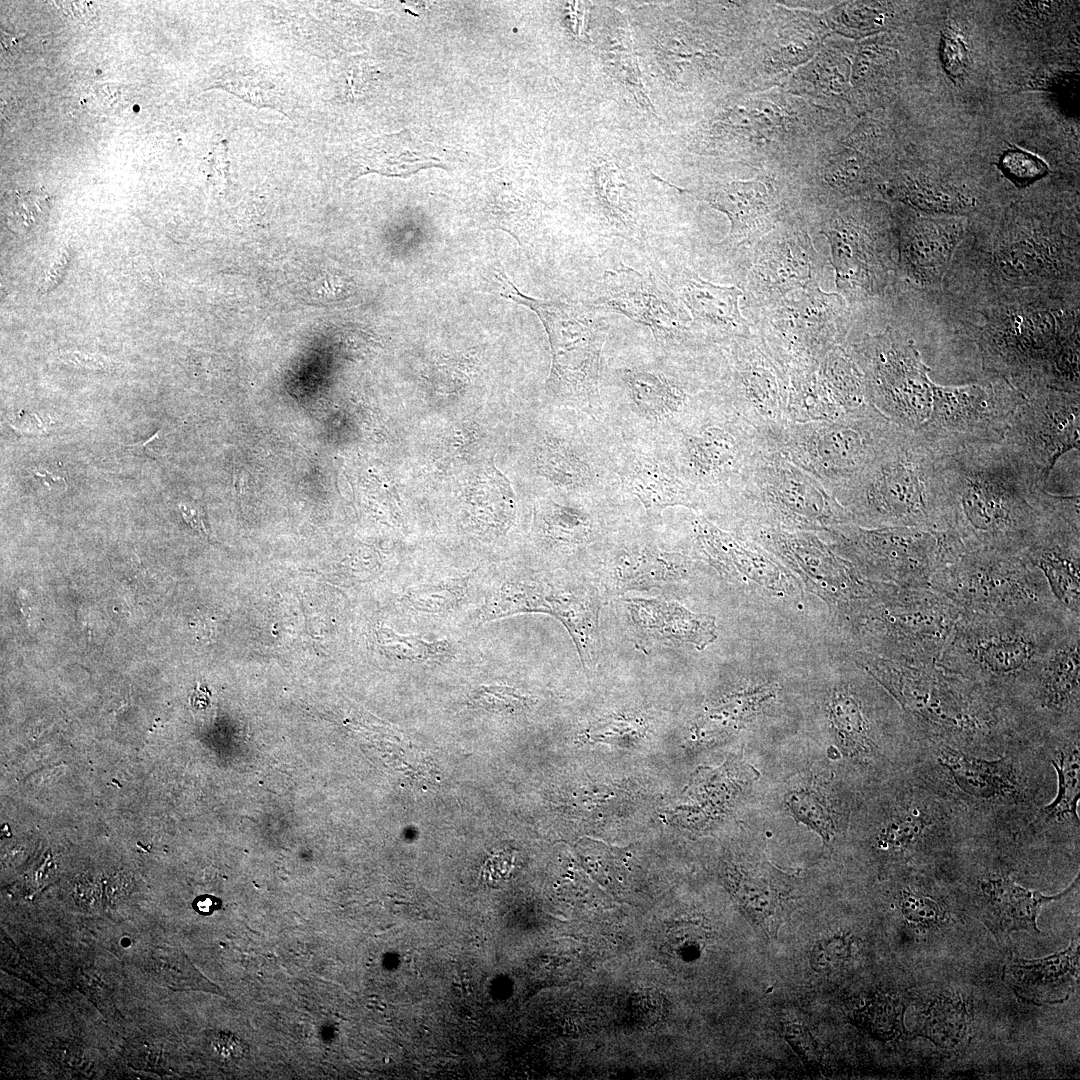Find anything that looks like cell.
Returning a JSON list of instances; mask_svg holds the SVG:
<instances>
[{
	"label": "cell",
	"mask_w": 1080,
	"mask_h": 1080,
	"mask_svg": "<svg viewBox=\"0 0 1080 1080\" xmlns=\"http://www.w3.org/2000/svg\"><path fill=\"white\" fill-rule=\"evenodd\" d=\"M936 453L949 529L965 549L1022 553L1049 515L1053 493L1002 440Z\"/></svg>",
	"instance_id": "obj_1"
},
{
	"label": "cell",
	"mask_w": 1080,
	"mask_h": 1080,
	"mask_svg": "<svg viewBox=\"0 0 1080 1080\" xmlns=\"http://www.w3.org/2000/svg\"><path fill=\"white\" fill-rule=\"evenodd\" d=\"M844 486L861 527L950 530L938 455L914 431L902 428Z\"/></svg>",
	"instance_id": "obj_2"
},
{
	"label": "cell",
	"mask_w": 1080,
	"mask_h": 1080,
	"mask_svg": "<svg viewBox=\"0 0 1080 1080\" xmlns=\"http://www.w3.org/2000/svg\"><path fill=\"white\" fill-rule=\"evenodd\" d=\"M1080 625L1056 615L960 614L936 664L1016 704L1059 634Z\"/></svg>",
	"instance_id": "obj_3"
},
{
	"label": "cell",
	"mask_w": 1080,
	"mask_h": 1080,
	"mask_svg": "<svg viewBox=\"0 0 1080 1080\" xmlns=\"http://www.w3.org/2000/svg\"><path fill=\"white\" fill-rule=\"evenodd\" d=\"M502 296L531 309L546 330L551 368L545 389L552 399L593 418L603 414L600 370L609 324L588 301L542 300L523 294L504 274Z\"/></svg>",
	"instance_id": "obj_4"
},
{
	"label": "cell",
	"mask_w": 1080,
	"mask_h": 1080,
	"mask_svg": "<svg viewBox=\"0 0 1080 1080\" xmlns=\"http://www.w3.org/2000/svg\"><path fill=\"white\" fill-rule=\"evenodd\" d=\"M929 588L960 614L1056 615L1070 620L1023 553L966 550L932 577Z\"/></svg>",
	"instance_id": "obj_5"
},
{
	"label": "cell",
	"mask_w": 1080,
	"mask_h": 1080,
	"mask_svg": "<svg viewBox=\"0 0 1080 1080\" xmlns=\"http://www.w3.org/2000/svg\"><path fill=\"white\" fill-rule=\"evenodd\" d=\"M857 606L861 626L885 650L881 659L906 664L936 663L960 616L930 588L884 585Z\"/></svg>",
	"instance_id": "obj_6"
},
{
	"label": "cell",
	"mask_w": 1080,
	"mask_h": 1080,
	"mask_svg": "<svg viewBox=\"0 0 1080 1080\" xmlns=\"http://www.w3.org/2000/svg\"><path fill=\"white\" fill-rule=\"evenodd\" d=\"M1024 397L998 378L962 386L935 384L929 417L914 432L936 452L966 443L1000 441Z\"/></svg>",
	"instance_id": "obj_7"
},
{
	"label": "cell",
	"mask_w": 1080,
	"mask_h": 1080,
	"mask_svg": "<svg viewBox=\"0 0 1080 1080\" xmlns=\"http://www.w3.org/2000/svg\"><path fill=\"white\" fill-rule=\"evenodd\" d=\"M848 540L866 571L904 588H929L932 577L966 551L951 530L859 526Z\"/></svg>",
	"instance_id": "obj_8"
},
{
	"label": "cell",
	"mask_w": 1080,
	"mask_h": 1080,
	"mask_svg": "<svg viewBox=\"0 0 1080 1080\" xmlns=\"http://www.w3.org/2000/svg\"><path fill=\"white\" fill-rule=\"evenodd\" d=\"M522 613L555 617L572 637L581 662L592 669L599 659V603L589 590H566L540 580H510L491 591L474 619L478 624Z\"/></svg>",
	"instance_id": "obj_9"
},
{
	"label": "cell",
	"mask_w": 1080,
	"mask_h": 1080,
	"mask_svg": "<svg viewBox=\"0 0 1080 1080\" xmlns=\"http://www.w3.org/2000/svg\"><path fill=\"white\" fill-rule=\"evenodd\" d=\"M1079 393L1041 388L1014 410L1004 441L1046 486L1059 458L1080 442Z\"/></svg>",
	"instance_id": "obj_10"
},
{
	"label": "cell",
	"mask_w": 1080,
	"mask_h": 1080,
	"mask_svg": "<svg viewBox=\"0 0 1080 1080\" xmlns=\"http://www.w3.org/2000/svg\"><path fill=\"white\" fill-rule=\"evenodd\" d=\"M588 302L603 313L621 314L648 327L664 349L678 345L688 330L675 294L663 281L625 265L606 271Z\"/></svg>",
	"instance_id": "obj_11"
},
{
	"label": "cell",
	"mask_w": 1080,
	"mask_h": 1080,
	"mask_svg": "<svg viewBox=\"0 0 1080 1080\" xmlns=\"http://www.w3.org/2000/svg\"><path fill=\"white\" fill-rule=\"evenodd\" d=\"M930 368L909 344L881 350L872 360L871 387L874 405L899 427L916 431L928 419L935 383Z\"/></svg>",
	"instance_id": "obj_12"
},
{
	"label": "cell",
	"mask_w": 1080,
	"mask_h": 1080,
	"mask_svg": "<svg viewBox=\"0 0 1080 1080\" xmlns=\"http://www.w3.org/2000/svg\"><path fill=\"white\" fill-rule=\"evenodd\" d=\"M1079 679L1080 625H1070L1043 655L1017 706L1022 713L1036 712L1050 720L1078 723Z\"/></svg>",
	"instance_id": "obj_13"
},
{
	"label": "cell",
	"mask_w": 1080,
	"mask_h": 1080,
	"mask_svg": "<svg viewBox=\"0 0 1080 1080\" xmlns=\"http://www.w3.org/2000/svg\"><path fill=\"white\" fill-rule=\"evenodd\" d=\"M1022 553L1044 576L1059 609L1070 620L1080 622L1079 516L1050 512Z\"/></svg>",
	"instance_id": "obj_14"
},
{
	"label": "cell",
	"mask_w": 1080,
	"mask_h": 1080,
	"mask_svg": "<svg viewBox=\"0 0 1080 1080\" xmlns=\"http://www.w3.org/2000/svg\"><path fill=\"white\" fill-rule=\"evenodd\" d=\"M632 637L638 649L692 644L704 649L716 635L715 617L689 611L674 601L622 599Z\"/></svg>",
	"instance_id": "obj_15"
},
{
	"label": "cell",
	"mask_w": 1080,
	"mask_h": 1080,
	"mask_svg": "<svg viewBox=\"0 0 1080 1080\" xmlns=\"http://www.w3.org/2000/svg\"><path fill=\"white\" fill-rule=\"evenodd\" d=\"M624 491L635 496L650 515L668 507L692 506L695 490L674 463L648 452L629 450L618 466Z\"/></svg>",
	"instance_id": "obj_16"
},
{
	"label": "cell",
	"mask_w": 1080,
	"mask_h": 1080,
	"mask_svg": "<svg viewBox=\"0 0 1080 1080\" xmlns=\"http://www.w3.org/2000/svg\"><path fill=\"white\" fill-rule=\"evenodd\" d=\"M617 381L624 405L640 423L653 427L677 423L688 409L686 388L665 371L624 367L617 370Z\"/></svg>",
	"instance_id": "obj_17"
},
{
	"label": "cell",
	"mask_w": 1080,
	"mask_h": 1080,
	"mask_svg": "<svg viewBox=\"0 0 1080 1080\" xmlns=\"http://www.w3.org/2000/svg\"><path fill=\"white\" fill-rule=\"evenodd\" d=\"M680 472L692 484L717 483L735 471L740 460L738 441L719 424H706L684 433L679 442Z\"/></svg>",
	"instance_id": "obj_18"
},
{
	"label": "cell",
	"mask_w": 1080,
	"mask_h": 1080,
	"mask_svg": "<svg viewBox=\"0 0 1080 1080\" xmlns=\"http://www.w3.org/2000/svg\"><path fill=\"white\" fill-rule=\"evenodd\" d=\"M533 459L539 474L557 487L586 494L600 485V464L585 442L548 435L536 444Z\"/></svg>",
	"instance_id": "obj_19"
},
{
	"label": "cell",
	"mask_w": 1080,
	"mask_h": 1080,
	"mask_svg": "<svg viewBox=\"0 0 1080 1080\" xmlns=\"http://www.w3.org/2000/svg\"><path fill=\"white\" fill-rule=\"evenodd\" d=\"M659 279L678 295L697 323L728 333L745 324L738 306L742 291L736 286L715 285L687 272Z\"/></svg>",
	"instance_id": "obj_20"
},
{
	"label": "cell",
	"mask_w": 1080,
	"mask_h": 1080,
	"mask_svg": "<svg viewBox=\"0 0 1080 1080\" xmlns=\"http://www.w3.org/2000/svg\"><path fill=\"white\" fill-rule=\"evenodd\" d=\"M938 752L939 763L963 793L977 800L993 801L1016 791L1012 762L1007 757L985 760L949 745L941 746Z\"/></svg>",
	"instance_id": "obj_21"
},
{
	"label": "cell",
	"mask_w": 1080,
	"mask_h": 1080,
	"mask_svg": "<svg viewBox=\"0 0 1080 1080\" xmlns=\"http://www.w3.org/2000/svg\"><path fill=\"white\" fill-rule=\"evenodd\" d=\"M1078 883V877L1062 893L1045 896L1028 890L1005 877L991 878L982 884L988 907V924L993 931L1009 933L1025 929L1039 932L1036 918L1040 908L1067 895Z\"/></svg>",
	"instance_id": "obj_22"
},
{
	"label": "cell",
	"mask_w": 1080,
	"mask_h": 1080,
	"mask_svg": "<svg viewBox=\"0 0 1080 1080\" xmlns=\"http://www.w3.org/2000/svg\"><path fill=\"white\" fill-rule=\"evenodd\" d=\"M688 563L677 553L640 544L624 547L614 557L612 574L619 590L647 589L682 579Z\"/></svg>",
	"instance_id": "obj_23"
},
{
	"label": "cell",
	"mask_w": 1080,
	"mask_h": 1080,
	"mask_svg": "<svg viewBox=\"0 0 1080 1080\" xmlns=\"http://www.w3.org/2000/svg\"><path fill=\"white\" fill-rule=\"evenodd\" d=\"M715 209L725 213L731 228L725 245L739 243L760 230L771 211V199L759 181H734L702 194Z\"/></svg>",
	"instance_id": "obj_24"
},
{
	"label": "cell",
	"mask_w": 1080,
	"mask_h": 1080,
	"mask_svg": "<svg viewBox=\"0 0 1080 1080\" xmlns=\"http://www.w3.org/2000/svg\"><path fill=\"white\" fill-rule=\"evenodd\" d=\"M470 491L467 500L468 524L484 537H498L511 527L515 517V494L508 478L493 464Z\"/></svg>",
	"instance_id": "obj_25"
},
{
	"label": "cell",
	"mask_w": 1080,
	"mask_h": 1080,
	"mask_svg": "<svg viewBox=\"0 0 1080 1080\" xmlns=\"http://www.w3.org/2000/svg\"><path fill=\"white\" fill-rule=\"evenodd\" d=\"M1078 943L1064 952L1033 961L1020 960L1011 967L1020 994L1035 1000L1055 1002L1067 998L1078 971Z\"/></svg>",
	"instance_id": "obj_26"
},
{
	"label": "cell",
	"mask_w": 1080,
	"mask_h": 1080,
	"mask_svg": "<svg viewBox=\"0 0 1080 1080\" xmlns=\"http://www.w3.org/2000/svg\"><path fill=\"white\" fill-rule=\"evenodd\" d=\"M695 532L700 548L721 571L734 577L744 576L768 588L781 587L775 567L742 548L731 535L704 519L696 521Z\"/></svg>",
	"instance_id": "obj_27"
},
{
	"label": "cell",
	"mask_w": 1080,
	"mask_h": 1080,
	"mask_svg": "<svg viewBox=\"0 0 1080 1080\" xmlns=\"http://www.w3.org/2000/svg\"><path fill=\"white\" fill-rule=\"evenodd\" d=\"M542 541L555 547H576L592 539L595 523L590 512L573 504L543 502L536 511Z\"/></svg>",
	"instance_id": "obj_28"
},
{
	"label": "cell",
	"mask_w": 1080,
	"mask_h": 1080,
	"mask_svg": "<svg viewBox=\"0 0 1080 1080\" xmlns=\"http://www.w3.org/2000/svg\"><path fill=\"white\" fill-rule=\"evenodd\" d=\"M1058 784L1057 793L1052 802L1043 809L1046 820L1078 824L1077 804L1080 797V753L1079 739L1060 748L1052 760Z\"/></svg>",
	"instance_id": "obj_29"
},
{
	"label": "cell",
	"mask_w": 1080,
	"mask_h": 1080,
	"mask_svg": "<svg viewBox=\"0 0 1080 1080\" xmlns=\"http://www.w3.org/2000/svg\"><path fill=\"white\" fill-rule=\"evenodd\" d=\"M958 238L946 234H918L903 245L906 267L922 283L938 281L948 268Z\"/></svg>",
	"instance_id": "obj_30"
},
{
	"label": "cell",
	"mask_w": 1080,
	"mask_h": 1080,
	"mask_svg": "<svg viewBox=\"0 0 1080 1080\" xmlns=\"http://www.w3.org/2000/svg\"><path fill=\"white\" fill-rule=\"evenodd\" d=\"M831 717L839 744L851 756L871 749L870 725L860 699L850 691H838L831 703Z\"/></svg>",
	"instance_id": "obj_31"
},
{
	"label": "cell",
	"mask_w": 1080,
	"mask_h": 1080,
	"mask_svg": "<svg viewBox=\"0 0 1080 1080\" xmlns=\"http://www.w3.org/2000/svg\"><path fill=\"white\" fill-rule=\"evenodd\" d=\"M735 893L752 922L771 935L776 930L781 911L776 888L762 877L738 873Z\"/></svg>",
	"instance_id": "obj_32"
},
{
	"label": "cell",
	"mask_w": 1080,
	"mask_h": 1080,
	"mask_svg": "<svg viewBox=\"0 0 1080 1080\" xmlns=\"http://www.w3.org/2000/svg\"><path fill=\"white\" fill-rule=\"evenodd\" d=\"M470 575L427 583L408 590L404 600L414 612L444 616L455 611L471 587Z\"/></svg>",
	"instance_id": "obj_33"
},
{
	"label": "cell",
	"mask_w": 1080,
	"mask_h": 1080,
	"mask_svg": "<svg viewBox=\"0 0 1080 1080\" xmlns=\"http://www.w3.org/2000/svg\"><path fill=\"white\" fill-rule=\"evenodd\" d=\"M771 696V691L765 689L735 695L723 704L710 709L700 719L698 728L704 736L708 737L736 729L750 719Z\"/></svg>",
	"instance_id": "obj_34"
},
{
	"label": "cell",
	"mask_w": 1080,
	"mask_h": 1080,
	"mask_svg": "<svg viewBox=\"0 0 1080 1080\" xmlns=\"http://www.w3.org/2000/svg\"><path fill=\"white\" fill-rule=\"evenodd\" d=\"M378 639L388 654L415 664L438 660L447 656L451 650L448 641H430L417 635H401L388 628L378 631Z\"/></svg>",
	"instance_id": "obj_35"
},
{
	"label": "cell",
	"mask_w": 1080,
	"mask_h": 1080,
	"mask_svg": "<svg viewBox=\"0 0 1080 1080\" xmlns=\"http://www.w3.org/2000/svg\"><path fill=\"white\" fill-rule=\"evenodd\" d=\"M49 209L48 197L38 192H14L6 198L4 213L11 230L24 233L44 220Z\"/></svg>",
	"instance_id": "obj_36"
},
{
	"label": "cell",
	"mask_w": 1080,
	"mask_h": 1080,
	"mask_svg": "<svg viewBox=\"0 0 1080 1080\" xmlns=\"http://www.w3.org/2000/svg\"><path fill=\"white\" fill-rule=\"evenodd\" d=\"M787 804L795 817L815 829L824 839L833 834V820L825 801L815 792L801 790L792 792Z\"/></svg>",
	"instance_id": "obj_37"
},
{
	"label": "cell",
	"mask_w": 1080,
	"mask_h": 1080,
	"mask_svg": "<svg viewBox=\"0 0 1080 1080\" xmlns=\"http://www.w3.org/2000/svg\"><path fill=\"white\" fill-rule=\"evenodd\" d=\"M923 813L917 809L903 812L891 820L879 835V844L886 849L908 848L915 844L927 829Z\"/></svg>",
	"instance_id": "obj_38"
},
{
	"label": "cell",
	"mask_w": 1080,
	"mask_h": 1080,
	"mask_svg": "<svg viewBox=\"0 0 1080 1080\" xmlns=\"http://www.w3.org/2000/svg\"><path fill=\"white\" fill-rule=\"evenodd\" d=\"M470 702L477 708L495 713H513L525 708L529 698L507 685L489 684L477 687Z\"/></svg>",
	"instance_id": "obj_39"
},
{
	"label": "cell",
	"mask_w": 1080,
	"mask_h": 1080,
	"mask_svg": "<svg viewBox=\"0 0 1080 1080\" xmlns=\"http://www.w3.org/2000/svg\"><path fill=\"white\" fill-rule=\"evenodd\" d=\"M850 941L844 936H833L817 942L810 952V965L819 973H832L840 969L850 957Z\"/></svg>",
	"instance_id": "obj_40"
},
{
	"label": "cell",
	"mask_w": 1080,
	"mask_h": 1080,
	"mask_svg": "<svg viewBox=\"0 0 1080 1080\" xmlns=\"http://www.w3.org/2000/svg\"><path fill=\"white\" fill-rule=\"evenodd\" d=\"M1001 167L1012 180L1019 183H1028L1047 171L1041 159L1023 150L1006 151L1001 158Z\"/></svg>",
	"instance_id": "obj_41"
},
{
	"label": "cell",
	"mask_w": 1080,
	"mask_h": 1080,
	"mask_svg": "<svg viewBox=\"0 0 1080 1080\" xmlns=\"http://www.w3.org/2000/svg\"><path fill=\"white\" fill-rule=\"evenodd\" d=\"M642 723L623 717H609L591 726L587 736L593 741L623 742L641 735Z\"/></svg>",
	"instance_id": "obj_42"
},
{
	"label": "cell",
	"mask_w": 1080,
	"mask_h": 1080,
	"mask_svg": "<svg viewBox=\"0 0 1080 1080\" xmlns=\"http://www.w3.org/2000/svg\"><path fill=\"white\" fill-rule=\"evenodd\" d=\"M785 1038L799 1055L807 1068L816 1070L821 1063V1051L809 1030L799 1023L787 1022L784 1025Z\"/></svg>",
	"instance_id": "obj_43"
},
{
	"label": "cell",
	"mask_w": 1080,
	"mask_h": 1080,
	"mask_svg": "<svg viewBox=\"0 0 1080 1080\" xmlns=\"http://www.w3.org/2000/svg\"><path fill=\"white\" fill-rule=\"evenodd\" d=\"M900 906L903 915L910 922L932 923L941 916L938 904L917 892L904 891L901 895Z\"/></svg>",
	"instance_id": "obj_44"
},
{
	"label": "cell",
	"mask_w": 1080,
	"mask_h": 1080,
	"mask_svg": "<svg viewBox=\"0 0 1080 1080\" xmlns=\"http://www.w3.org/2000/svg\"><path fill=\"white\" fill-rule=\"evenodd\" d=\"M706 939L705 928L696 922H681L669 936L670 945L679 952L697 951Z\"/></svg>",
	"instance_id": "obj_45"
},
{
	"label": "cell",
	"mask_w": 1080,
	"mask_h": 1080,
	"mask_svg": "<svg viewBox=\"0 0 1080 1080\" xmlns=\"http://www.w3.org/2000/svg\"><path fill=\"white\" fill-rule=\"evenodd\" d=\"M861 1014L863 1018L867 1020V1025L874 1027L872 1030L882 1034H885L884 1027H892V1029H894L895 1022L899 1023V1020H897L899 1009L897 1010L894 1007L893 1001L889 1002L885 999L874 1000L869 1003V1005L862 1010Z\"/></svg>",
	"instance_id": "obj_46"
},
{
	"label": "cell",
	"mask_w": 1080,
	"mask_h": 1080,
	"mask_svg": "<svg viewBox=\"0 0 1080 1080\" xmlns=\"http://www.w3.org/2000/svg\"><path fill=\"white\" fill-rule=\"evenodd\" d=\"M54 3H56L55 5L70 19H76L83 22L91 19L94 15L93 3L91 2L60 1Z\"/></svg>",
	"instance_id": "obj_47"
},
{
	"label": "cell",
	"mask_w": 1080,
	"mask_h": 1080,
	"mask_svg": "<svg viewBox=\"0 0 1080 1080\" xmlns=\"http://www.w3.org/2000/svg\"><path fill=\"white\" fill-rule=\"evenodd\" d=\"M215 1046L219 1053L226 1057H239L244 1052V1046L234 1036L221 1035V1037H218Z\"/></svg>",
	"instance_id": "obj_48"
},
{
	"label": "cell",
	"mask_w": 1080,
	"mask_h": 1080,
	"mask_svg": "<svg viewBox=\"0 0 1080 1080\" xmlns=\"http://www.w3.org/2000/svg\"><path fill=\"white\" fill-rule=\"evenodd\" d=\"M159 433H160V431L156 432L153 436H151L146 441L138 442V443L133 444V445H127L126 447L129 448L132 452H134L136 454L146 455V456H149V457L156 458L157 457V442L159 441Z\"/></svg>",
	"instance_id": "obj_49"
},
{
	"label": "cell",
	"mask_w": 1080,
	"mask_h": 1080,
	"mask_svg": "<svg viewBox=\"0 0 1080 1080\" xmlns=\"http://www.w3.org/2000/svg\"><path fill=\"white\" fill-rule=\"evenodd\" d=\"M221 905V901L210 895H202L196 898L193 902L194 909L201 914L208 915L217 910Z\"/></svg>",
	"instance_id": "obj_50"
},
{
	"label": "cell",
	"mask_w": 1080,
	"mask_h": 1080,
	"mask_svg": "<svg viewBox=\"0 0 1080 1080\" xmlns=\"http://www.w3.org/2000/svg\"><path fill=\"white\" fill-rule=\"evenodd\" d=\"M180 510L184 519L190 524L192 528L198 530L199 532L207 534L206 527L197 510L191 509L184 505H180Z\"/></svg>",
	"instance_id": "obj_51"
},
{
	"label": "cell",
	"mask_w": 1080,
	"mask_h": 1080,
	"mask_svg": "<svg viewBox=\"0 0 1080 1080\" xmlns=\"http://www.w3.org/2000/svg\"><path fill=\"white\" fill-rule=\"evenodd\" d=\"M33 473H34L35 477L41 478V480L43 481V483H44V484H45V485H46V486H47L48 488H51V483H52V484H58V485H59V484H60L61 482H62V483H65V481L63 480V478H59V477H54V476H53V475H52L51 473H49V472H48L47 470H42V471L40 472L39 470H37V469H36V470H34V471H33Z\"/></svg>",
	"instance_id": "obj_52"
}]
</instances>
